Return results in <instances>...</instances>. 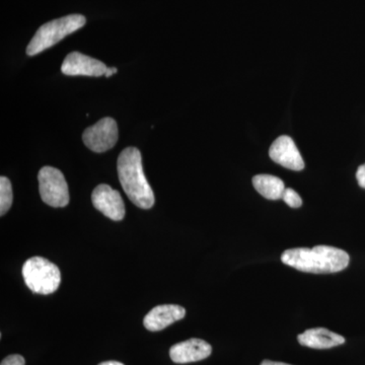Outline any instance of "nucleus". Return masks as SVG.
Returning a JSON list of instances; mask_svg holds the SVG:
<instances>
[{
  "instance_id": "obj_8",
  "label": "nucleus",
  "mask_w": 365,
  "mask_h": 365,
  "mask_svg": "<svg viewBox=\"0 0 365 365\" xmlns=\"http://www.w3.org/2000/svg\"><path fill=\"white\" fill-rule=\"evenodd\" d=\"M271 160L288 170H302L304 168V158L294 141L289 136L278 137L269 150Z\"/></svg>"
},
{
  "instance_id": "obj_20",
  "label": "nucleus",
  "mask_w": 365,
  "mask_h": 365,
  "mask_svg": "<svg viewBox=\"0 0 365 365\" xmlns=\"http://www.w3.org/2000/svg\"><path fill=\"white\" fill-rule=\"evenodd\" d=\"M98 365H124V364H121V362L114 361V360H111V361L102 362V364H100Z\"/></svg>"
},
{
  "instance_id": "obj_9",
  "label": "nucleus",
  "mask_w": 365,
  "mask_h": 365,
  "mask_svg": "<svg viewBox=\"0 0 365 365\" xmlns=\"http://www.w3.org/2000/svg\"><path fill=\"white\" fill-rule=\"evenodd\" d=\"M108 67L100 60L91 58L81 52H71L67 55L61 66L62 73L66 76H105Z\"/></svg>"
},
{
  "instance_id": "obj_7",
  "label": "nucleus",
  "mask_w": 365,
  "mask_h": 365,
  "mask_svg": "<svg viewBox=\"0 0 365 365\" xmlns=\"http://www.w3.org/2000/svg\"><path fill=\"white\" fill-rule=\"evenodd\" d=\"M93 206L110 220L120 222L125 216L123 199L119 192L109 185H98L91 194Z\"/></svg>"
},
{
  "instance_id": "obj_16",
  "label": "nucleus",
  "mask_w": 365,
  "mask_h": 365,
  "mask_svg": "<svg viewBox=\"0 0 365 365\" xmlns=\"http://www.w3.org/2000/svg\"><path fill=\"white\" fill-rule=\"evenodd\" d=\"M26 361L25 359H24L21 355L14 354L9 355V356L6 357L1 361V364L0 365H25Z\"/></svg>"
},
{
  "instance_id": "obj_12",
  "label": "nucleus",
  "mask_w": 365,
  "mask_h": 365,
  "mask_svg": "<svg viewBox=\"0 0 365 365\" xmlns=\"http://www.w3.org/2000/svg\"><path fill=\"white\" fill-rule=\"evenodd\" d=\"M299 344L313 349H330L344 344L345 338L325 328H314L297 336Z\"/></svg>"
},
{
  "instance_id": "obj_10",
  "label": "nucleus",
  "mask_w": 365,
  "mask_h": 365,
  "mask_svg": "<svg viewBox=\"0 0 365 365\" xmlns=\"http://www.w3.org/2000/svg\"><path fill=\"white\" fill-rule=\"evenodd\" d=\"M211 352L212 347L206 341L193 338L172 346L170 357L175 364H185L206 359Z\"/></svg>"
},
{
  "instance_id": "obj_2",
  "label": "nucleus",
  "mask_w": 365,
  "mask_h": 365,
  "mask_svg": "<svg viewBox=\"0 0 365 365\" xmlns=\"http://www.w3.org/2000/svg\"><path fill=\"white\" fill-rule=\"evenodd\" d=\"M118 176L126 195L137 207L150 209L155 194L144 176L143 158L136 148H127L120 153L117 162Z\"/></svg>"
},
{
  "instance_id": "obj_5",
  "label": "nucleus",
  "mask_w": 365,
  "mask_h": 365,
  "mask_svg": "<svg viewBox=\"0 0 365 365\" xmlns=\"http://www.w3.org/2000/svg\"><path fill=\"white\" fill-rule=\"evenodd\" d=\"M41 198L52 207H66L69 203L68 185L64 175L52 167H44L38 175Z\"/></svg>"
},
{
  "instance_id": "obj_19",
  "label": "nucleus",
  "mask_w": 365,
  "mask_h": 365,
  "mask_svg": "<svg viewBox=\"0 0 365 365\" xmlns=\"http://www.w3.org/2000/svg\"><path fill=\"white\" fill-rule=\"evenodd\" d=\"M261 365H292L287 364H283V362L271 361V360H264Z\"/></svg>"
},
{
  "instance_id": "obj_13",
  "label": "nucleus",
  "mask_w": 365,
  "mask_h": 365,
  "mask_svg": "<svg viewBox=\"0 0 365 365\" xmlns=\"http://www.w3.org/2000/svg\"><path fill=\"white\" fill-rule=\"evenodd\" d=\"M255 189L269 200H278L282 198L284 192V182L279 178L271 175H258L253 178Z\"/></svg>"
},
{
  "instance_id": "obj_18",
  "label": "nucleus",
  "mask_w": 365,
  "mask_h": 365,
  "mask_svg": "<svg viewBox=\"0 0 365 365\" xmlns=\"http://www.w3.org/2000/svg\"><path fill=\"white\" fill-rule=\"evenodd\" d=\"M118 69L116 67H110V68L107 69V72H106L105 76L106 78H110L113 74L117 73Z\"/></svg>"
},
{
  "instance_id": "obj_11",
  "label": "nucleus",
  "mask_w": 365,
  "mask_h": 365,
  "mask_svg": "<svg viewBox=\"0 0 365 365\" xmlns=\"http://www.w3.org/2000/svg\"><path fill=\"white\" fill-rule=\"evenodd\" d=\"M186 311L184 307L177 304H163L153 307L143 319V325L150 332L162 331L174 324L175 322L185 318Z\"/></svg>"
},
{
  "instance_id": "obj_1",
  "label": "nucleus",
  "mask_w": 365,
  "mask_h": 365,
  "mask_svg": "<svg viewBox=\"0 0 365 365\" xmlns=\"http://www.w3.org/2000/svg\"><path fill=\"white\" fill-rule=\"evenodd\" d=\"M285 265L314 274L337 273L349 265L350 257L343 250L330 246H316L313 249L287 250L281 256Z\"/></svg>"
},
{
  "instance_id": "obj_6",
  "label": "nucleus",
  "mask_w": 365,
  "mask_h": 365,
  "mask_svg": "<svg viewBox=\"0 0 365 365\" xmlns=\"http://www.w3.org/2000/svg\"><path fill=\"white\" fill-rule=\"evenodd\" d=\"M118 135L119 133L116 121L113 118L107 117L86 128L83 134V140L86 148L101 153L114 148L118 141Z\"/></svg>"
},
{
  "instance_id": "obj_17",
  "label": "nucleus",
  "mask_w": 365,
  "mask_h": 365,
  "mask_svg": "<svg viewBox=\"0 0 365 365\" xmlns=\"http://www.w3.org/2000/svg\"><path fill=\"white\" fill-rule=\"evenodd\" d=\"M356 179L359 182V186L365 189V163L360 165L356 173Z\"/></svg>"
},
{
  "instance_id": "obj_4",
  "label": "nucleus",
  "mask_w": 365,
  "mask_h": 365,
  "mask_svg": "<svg viewBox=\"0 0 365 365\" xmlns=\"http://www.w3.org/2000/svg\"><path fill=\"white\" fill-rule=\"evenodd\" d=\"M21 273L26 287L30 288L34 294H53L58 289L61 283L59 268L42 257H33L26 260Z\"/></svg>"
},
{
  "instance_id": "obj_14",
  "label": "nucleus",
  "mask_w": 365,
  "mask_h": 365,
  "mask_svg": "<svg viewBox=\"0 0 365 365\" xmlns=\"http://www.w3.org/2000/svg\"><path fill=\"white\" fill-rule=\"evenodd\" d=\"M13 187L6 177L0 178V215H6L13 205Z\"/></svg>"
},
{
  "instance_id": "obj_15",
  "label": "nucleus",
  "mask_w": 365,
  "mask_h": 365,
  "mask_svg": "<svg viewBox=\"0 0 365 365\" xmlns=\"http://www.w3.org/2000/svg\"><path fill=\"white\" fill-rule=\"evenodd\" d=\"M281 199L292 208H299L302 204V198H300L297 192L292 188H285Z\"/></svg>"
},
{
  "instance_id": "obj_3",
  "label": "nucleus",
  "mask_w": 365,
  "mask_h": 365,
  "mask_svg": "<svg viewBox=\"0 0 365 365\" xmlns=\"http://www.w3.org/2000/svg\"><path fill=\"white\" fill-rule=\"evenodd\" d=\"M86 23V18L81 14H71L44 24L40 26L26 47V54L29 56H35L45 51L64 39L66 36L83 28Z\"/></svg>"
}]
</instances>
